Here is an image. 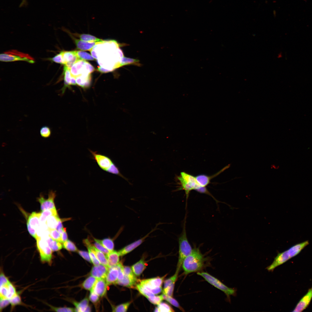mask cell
I'll return each mask as SVG.
<instances>
[{"label": "cell", "instance_id": "obj_3", "mask_svg": "<svg viewBox=\"0 0 312 312\" xmlns=\"http://www.w3.org/2000/svg\"><path fill=\"white\" fill-rule=\"evenodd\" d=\"M92 158L102 170L107 172L118 175L123 178L125 177L121 174L112 160L108 157L91 150H89Z\"/></svg>", "mask_w": 312, "mask_h": 312}, {"label": "cell", "instance_id": "obj_12", "mask_svg": "<svg viewBox=\"0 0 312 312\" xmlns=\"http://www.w3.org/2000/svg\"><path fill=\"white\" fill-rule=\"evenodd\" d=\"M62 64L70 69L73 65L78 60L76 55V51H61Z\"/></svg>", "mask_w": 312, "mask_h": 312}, {"label": "cell", "instance_id": "obj_22", "mask_svg": "<svg viewBox=\"0 0 312 312\" xmlns=\"http://www.w3.org/2000/svg\"><path fill=\"white\" fill-rule=\"evenodd\" d=\"M77 85L83 89L89 88L91 81V74L87 75H81L75 78Z\"/></svg>", "mask_w": 312, "mask_h": 312}, {"label": "cell", "instance_id": "obj_6", "mask_svg": "<svg viewBox=\"0 0 312 312\" xmlns=\"http://www.w3.org/2000/svg\"><path fill=\"white\" fill-rule=\"evenodd\" d=\"M0 60L4 62L24 61L32 64L35 62L34 59L28 54L15 50H12L1 54Z\"/></svg>", "mask_w": 312, "mask_h": 312}, {"label": "cell", "instance_id": "obj_31", "mask_svg": "<svg viewBox=\"0 0 312 312\" xmlns=\"http://www.w3.org/2000/svg\"><path fill=\"white\" fill-rule=\"evenodd\" d=\"M74 35L78 37L81 40L88 42H102L103 40L96 38V37L89 34H78L75 33Z\"/></svg>", "mask_w": 312, "mask_h": 312}, {"label": "cell", "instance_id": "obj_17", "mask_svg": "<svg viewBox=\"0 0 312 312\" xmlns=\"http://www.w3.org/2000/svg\"><path fill=\"white\" fill-rule=\"evenodd\" d=\"M83 241L86 247L90 248L94 253L100 263L109 268L107 260L104 253L92 245L88 239H85Z\"/></svg>", "mask_w": 312, "mask_h": 312}, {"label": "cell", "instance_id": "obj_4", "mask_svg": "<svg viewBox=\"0 0 312 312\" xmlns=\"http://www.w3.org/2000/svg\"><path fill=\"white\" fill-rule=\"evenodd\" d=\"M186 217H185L183 230L178 238L179 257L177 270L179 271L185 259L192 252L193 249L190 244L187 236L186 230Z\"/></svg>", "mask_w": 312, "mask_h": 312}, {"label": "cell", "instance_id": "obj_55", "mask_svg": "<svg viewBox=\"0 0 312 312\" xmlns=\"http://www.w3.org/2000/svg\"><path fill=\"white\" fill-rule=\"evenodd\" d=\"M77 252L84 259L90 263L92 262L88 252L84 251L78 250Z\"/></svg>", "mask_w": 312, "mask_h": 312}, {"label": "cell", "instance_id": "obj_42", "mask_svg": "<svg viewBox=\"0 0 312 312\" xmlns=\"http://www.w3.org/2000/svg\"><path fill=\"white\" fill-rule=\"evenodd\" d=\"M10 304L13 308L16 305L21 304L22 303L20 296L18 293L9 299Z\"/></svg>", "mask_w": 312, "mask_h": 312}, {"label": "cell", "instance_id": "obj_52", "mask_svg": "<svg viewBox=\"0 0 312 312\" xmlns=\"http://www.w3.org/2000/svg\"><path fill=\"white\" fill-rule=\"evenodd\" d=\"M0 311L6 307L10 304L9 299L8 298L0 297Z\"/></svg>", "mask_w": 312, "mask_h": 312}, {"label": "cell", "instance_id": "obj_29", "mask_svg": "<svg viewBox=\"0 0 312 312\" xmlns=\"http://www.w3.org/2000/svg\"><path fill=\"white\" fill-rule=\"evenodd\" d=\"M60 219L58 215H52L47 218L45 223L49 229H56Z\"/></svg>", "mask_w": 312, "mask_h": 312}, {"label": "cell", "instance_id": "obj_58", "mask_svg": "<svg viewBox=\"0 0 312 312\" xmlns=\"http://www.w3.org/2000/svg\"><path fill=\"white\" fill-rule=\"evenodd\" d=\"M62 242L63 243L67 240L68 236L66 229L64 228L63 232L61 234Z\"/></svg>", "mask_w": 312, "mask_h": 312}, {"label": "cell", "instance_id": "obj_45", "mask_svg": "<svg viewBox=\"0 0 312 312\" xmlns=\"http://www.w3.org/2000/svg\"><path fill=\"white\" fill-rule=\"evenodd\" d=\"M147 299L151 303L157 305L159 304L164 300L162 294L159 296H155Z\"/></svg>", "mask_w": 312, "mask_h": 312}, {"label": "cell", "instance_id": "obj_54", "mask_svg": "<svg viewBox=\"0 0 312 312\" xmlns=\"http://www.w3.org/2000/svg\"><path fill=\"white\" fill-rule=\"evenodd\" d=\"M0 280V287L7 284L10 282L3 272H1Z\"/></svg>", "mask_w": 312, "mask_h": 312}, {"label": "cell", "instance_id": "obj_34", "mask_svg": "<svg viewBox=\"0 0 312 312\" xmlns=\"http://www.w3.org/2000/svg\"><path fill=\"white\" fill-rule=\"evenodd\" d=\"M135 288L147 298L155 296V294L143 286L140 283L137 284Z\"/></svg>", "mask_w": 312, "mask_h": 312}, {"label": "cell", "instance_id": "obj_43", "mask_svg": "<svg viewBox=\"0 0 312 312\" xmlns=\"http://www.w3.org/2000/svg\"><path fill=\"white\" fill-rule=\"evenodd\" d=\"M49 236L53 239L62 243L61 235L56 229H49Z\"/></svg>", "mask_w": 312, "mask_h": 312}, {"label": "cell", "instance_id": "obj_47", "mask_svg": "<svg viewBox=\"0 0 312 312\" xmlns=\"http://www.w3.org/2000/svg\"><path fill=\"white\" fill-rule=\"evenodd\" d=\"M88 253L91 261L92 262L94 265H98L100 264V263L95 255L91 249L89 247H87Z\"/></svg>", "mask_w": 312, "mask_h": 312}, {"label": "cell", "instance_id": "obj_26", "mask_svg": "<svg viewBox=\"0 0 312 312\" xmlns=\"http://www.w3.org/2000/svg\"><path fill=\"white\" fill-rule=\"evenodd\" d=\"M41 213L33 212L29 216L27 222L32 227L36 230L40 226Z\"/></svg>", "mask_w": 312, "mask_h": 312}, {"label": "cell", "instance_id": "obj_50", "mask_svg": "<svg viewBox=\"0 0 312 312\" xmlns=\"http://www.w3.org/2000/svg\"><path fill=\"white\" fill-rule=\"evenodd\" d=\"M175 283H173L164 289L162 291L163 294L172 297Z\"/></svg>", "mask_w": 312, "mask_h": 312}, {"label": "cell", "instance_id": "obj_21", "mask_svg": "<svg viewBox=\"0 0 312 312\" xmlns=\"http://www.w3.org/2000/svg\"><path fill=\"white\" fill-rule=\"evenodd\" d=\"M118 272L115 266L109 268L105 280L108 285L116 284L118 281Z\"/></svg>", "mask_w": 312, "mask_h": 312}, {"label": "cell", "instance_id": "obj_59", "mask_svg": "<svg viewBox=\"0 0 312 312\" xmlns=\"http://www.w3.org/2000/svg\"><path fill=\"white\" fill-rule=\"evenodd\" d=\"M28 2L27 0H22L19 5V7H26L27 5Z\"/></svg>", "mask_w": 312, "mask_h": 312}, {"label": "cell", "instance_id": "obj_15", "mask_svg": "<svg viewBox=\"0 0 312 312\" xmlns=\"http://www.w3.org/2000/svg\"><path fill=\"white\" fill-rule=\"evenodd\" d=\"M63 74L64 75V85L61 89V93H64L66 89L70 88L71 86L77 85L75 78L71 73L70 70L64 66Z\"/></svg>", "mask_w": 312, "mask_h": 312}, {"label": "cell", "instance_id": "obj_24", "mask_svg": "<svg viewBox=\"0 0 312 312\" xmlns=\"http://www.w3.org/2000/svg\"><path fill=\"white\" fill-rule=\"evenodd\" d=\"M106 256L108 261L109 268L115 266L120 262V255L118 252L113 250L106 255Z\"/></svg>", "mask_w": 312, "mask_h": 312}, {"label": "cell", "instance_id": "obj_16", "mask_svg": "<svg viewBox=\"0 0 312 312\" xmlns=\"http://www.w3.org/2000/svg\"><path fill=\"white\" fill-rule=\"evenodd\" d=\"M109 269V268L102 264L94 265L92 268L90 274L97 279H105Z\"/></svg>", "mask_w": 312, "mask_h": 312}, {"label": "cell", "instance_id": "obj_36", "mask_svg": "<svg viewBox=\"0 0 312 312\" xmlns=\"http://www.w3.org/2000/svg\"><path fill=\"white\" fill-rule=\"evenodd\" d=\"M76 55L79 60H95L90 54L84 51H76Z\"/></svg>", "mask_w": 312, "mask_h": 312}, {"label": "cell", "instance_id": "obj_51", "mask_svg": "<svg viewBox=\"0 0 312 312\" xmlns=\"http://www.w3.org/2000/svg\"><path fill=\"white\" fill-rule=\"evenodd\" d=\"M95 242L94 244V246L97 249L107 255L110 251L104 247L102 245L98 242L95 239H94Z\"/></svg>", "mask_w": 312, "mask_h": 312}, {"label": "cell", "instance_id": "obj_18", "mask_svg": "<svg viewBox=\"0 0 312 312\" xmlns=\"http://www.w3.org/2000/svg\"><path fill=\"white\" fill-rule=\"evenodd\" d=\"M230 167L229 165L221 169L218 173L212 176H207L204 174H200L195 176L196 179L198 183L201 186L206 187L210 183L211 179L219 174L224 170Z\"/></svg>", "mask_w": 312, "mask_h": 312}, {"label": "cell", "instance_id": "obj_5", "mask_svg": "<svg viewBox=\"0 0 312 312\" xmlns=\"http://www.w3.org/2000/svg\"><path fill=\"white\" fill-rule=\"evenodd\" d=\"M177 178L180 185L178 190H183L185 191L186 200L188 199L191 191L196 190L201 186L197 182L195 177L185 172H181L180 175L177 177Z\"/></svg>", "mask_w": 312, "mask_h": 312}, {"label": "cell", "instance_id": "obj_44", "mask_svg": "<svg viewBox=\"0 0 312 312\" xmlns=\"http://www.w3.org/2000/svg\"><path fill=\"white\" fill-rule=\"evenodd\" d=\"M40 133L42 137L44 138H47L51 136V131L49 127L45 126L41 127Z\"/></svg>", "mask_w": 312, "mask_h": 312}, {"label": "cell", "instance_id": "obj_33", "mask_svg": "<svg viewBox=\"0 0 312 312\" xmlns=\"http://www.w3.org/2000/svg\"><path fill=\"white\" fill-rule=\"evenodd\" d=\"M96 239L110 252L114 250V244L113 240L112 239L110 238H106L102 240Z\"/></svg>", "mask_w": 312, "mask_h": 312}, {"label": "cell", "instance_id": "obj_56", "mask_svg": "<svg viewBox=\"0 0 312 312\" xmlns=\"http://www.w3.org/2000/svg\"><path fill=\"white\" fill-rule=\"evenodd\" d=\"M27 230L29 234L36 239L37 237L36 229L32 227L28 222H27Z\"/></svg>", "mask_w": 312, "mask_h": 312}, {"label": "cell", "instance_id": "obj_7", "mask_svg": "<svg viewBox=\"0 0 312 312\" xmlns=\"http://www.w3.org/2000/svg\"><path fill=\"white\" fill-rule=\"evenodd\" d=\"M197 274L202 277L208 283L223 292L229 297L235 294L236 290L228 287L218 279L206 272H199Z\"/></svg>", "mask_w": 312, "mask_h": 312}, {"label": "cell", "instance_id": "obj_35", "mask_svg": "<svg viewBox=\"0 0 312 312\" xmlns=\"http://www.w3.org/2000/svg\"><path fill=\"white\" fill-rule=\"evenodd\" d=\"M133 65L139 66H141L138 60L130 58L123 57L120 64V67L125 65Z\"/></svg>", "mask_w": 312, "mask_h": 312}, {"label": "cell", "instance_id": "obj_20", "mask_svg": "<svg viewBox=\"0 0 312 312\" xmlns=\"http://www.w3.org/2000/svg\"><path fill=\"white\" fill-rule=\"evenodd\" d=\"M71 37L74 40L77 48L81 50L90 51L98 42H87L77 39L72 36H71Z\"/></svg>", "mask_w": 312, "mask_h": 312}, {"label": "cell", "instance_id": "obj_25", "mask_svg": "<svg viewBox=\"0 0 312 312\" xmlns=\"http://www.w3.org/2000/svg\"><path fill=\"white\" fill-rule=\"evenodd\" d=\"M138 279L130 278L124 274L123 278L121 280L118 281L116 284L129 288H135Z\"/></svg>", "mask_w": 312, "mask_h": 312}, {"label": "cell", "instance_id": "obj_10", "mask_svg": "<svg viewBox=\"0 0 312 312\" xmlns=\"http://www.w3.org/2000/svg\"><path fill=\"white\" fill-rule=\"evenodd\" d=\"M56 195L55 192L52 190L49 192L47 199L44 198L42 194L40 195V197L37 198V200L40 203V209L42 211L47 209H56L54 202Z\"/></svg>", "mask_w": 312, "mask_h": 312}, {"label": "cell", "instance_id": "obj_14", "mask_svg": "<svg viewBox=\"0 0 312 312\" xmlns=\"http://www.w3.org/2000/svg\"><path fill=\"white\" fill-rule=\"evenodd\" d=\"M312 299V287L300 300L292 312H301L305 309L309 305Z\"/></svg>", "mask_w": 312, "mask_h": 312}, {"label": "cell", "instance_id": "obj_46", "mask_svg": "<svg viewBox=\"0 0 312 312\" xmlns=\"http://www.w3.org/2000/svg\"><path fill=\"white\" fill-rule=\"evenodd\" d=\"M51 309L56 312H74L75 308L68 307H55L49 305Z\"/></svg>", "mask_w": 312, "mask_h": 312}, {"label": "cell", "instance_id": "obj_57", "mask_svg": "<svg viewBox=\"0 0 312 312\" xmlns=\"http://www.w3.org/2000/svg\"><path fill=\"white\" fill-rule=\"evenodd\" d=\"M51 60L56 63L62 64V53L61 51L59 54L51 58Z\"/></svg>", "mask_w": 312, "mask_h": 312}, {"label": "cell", "instance_id": "obj_39", "mask_svg": "<svg viewBox=\"0 0 312 312\" xmlns=\"http://www.w3.org/2000/svg\"><path fill=\"white\" fill-rule=\"evenodd\" d=\"M63 247L67 250L72 252H77L78 250L75 244L72 241L67 240L63 243Z\"/></svg>", "mask_w": 312, "mask_h": 312}, {"label": "cell", "instance_id": "obj_9", "mask_svg": "<svg viewBox=\"0 0 312 312\" xmlns=\"http://www.w3.org/2000/svg\"><path fill=\"white\" fill-rule=\"evenodd\" d=\"M36 240L37 247L41 261L50 264L52 262L53 251L46 240L39 237Z\"/></svg>", "mask_w": 312, "mask_h": 312}, {"label": "cell", "instance_id": "obj_2", "mask_svg": "<svg viewBox=\"0 0 312 312\" xmlns=\"http://www.w3.org/2000/svg\"><path fill=\"white\" fill-rule=\"evenodd\" d=\"M309 244V241L307 240L296 244L287 250L278 253L272 263L266 269L269 271H273L276 267L298 255Z\"/></svg>", "mask_w": 312, "mask_h": 312}, {"label": "cell", "instance_id": "obj_48", "mask_svg": "<svg viewBox=\"0 0 312 312\" xmlns=\"http://www.w3.org/2000/svg\"><path fill=\"white\" fill-rule=\"evenodd\" d=\"M115 266L117 269L118 272V281L121 280L123 278L124 276V266L123 265L122 263L121 262H119Z\"/></svg>", "mask_w": 312, "mask_h": 312}, {"label": "cell", "instance_id": "obj_37", "mask_svg": "<svg viewBox=\"0 0 312 312\" xmlns=\"http://www.w3.org/2000/svg\"><path fill=\"white\" fill-rule=\"evenodd\" d=\"M131 301L122 304L114 307L112 309L113 312H127Z\"/></svg>", "mask_w": 312, "mask_h": 312}, {"label": "cell", "instance_id": "obj_1", "mask_svg": "<svg viewBox=\"0 0 312 312\" xmlns=\"http://www.w3.org/2000/svg\"><path fill=\"white\" fill-rule=\"evenodd\" d=\"M204 259L198 248L193 249L191 253L184 260L182 267L185 274L201 270L203 268Z\"/></svg>", "mask_w": 312, "mask_h": 312}, {"label": "cell", "instance_id": "obj_13", "mask_svg": "<svg viewBox=\"0 0 312 312\" xmlns=\"http://www.w3.org/2000/svg\"><path fill=\"white\" fill-rule=\"evenodd\" d=\"M156 226L144 237L127 245L118 251V252L120 256H123L128 254L141 245L146 238L148 237L151 233L155 230Z\"/></svg>", "mask_w": 312, "mask_h": 312}, {"label": "cell", "instance_id": "obj_53", "mask_svg": "<svg viewBox=\"0 0 312 312\" xmlns=\"http://www.w3.org/2000/svg\"><path fill=\"white\" fill-rule=\"evenodd\" d=\"M99 296L92 291H90L89 296L90 300L93 303H96L99 300Z\"/></svg>", "mask_w": 312, "mask_h": 312}, {"label": "cell", "instance_id": "obj_41", "mask_svg": "<svg viewBox=\"0 0 312 312\" xmlns=\"http://www.w3.org/2000/svg\"><path fill=\"white\" fill-rule=\"evenodd\" d=\"M158 312H174V309L168 304L165 302H161L158 305Z\"/></svg>", "mask_w": 312, "mask_h": 312}, {"label": "cell", "instance_id": "obj_8", "mask_svg": "<svg viewBox=\"0 0 312 312\" xmlns=\"http://www.w3.org/2000/svg\"><path fill=\"white\" fill-rule=\"evenodd\" d=\"M94 70V68L89 63L81 60H77L70 69L72 75L75 78L80 75L90 74Z\"/></svg>", "mask_w": 312, "mask_h": 312}, {"label": "cell", "instance_id": "obj_40", "mask_svg": "<svg viewBox=\"0 0 312 312\" xmlns=\"http://www.w3.org/2000/svg\"><path fill=\"white\" fill-rule=\"evenodd\" d=\"M179 272V270H176L175 273L173 275L164 281V289L173 283H175L178 278Z\"/></svg>", "mask_w": 312, "mask_h": 312}, {"label": "cell", "instance_id": "obj_30", "mask_svg": "<svg viewBox=\"0 0 312 312\" xmlns=\"http://www.w3.org/2000/svg\"><path fill=\"white\" fill-rule=\"evenodd\" d=\"M52 215H58L56 209H47L42 211L40 218V224L45 223L47 218Z\"/></svg>", "mask_w": 312, "mask_h": 312}, {"label": "cell", "instance_id": "obj_49", "mask_svg": "<svg viewBox=\"0 0 312 312\" xmlns=\"http://www.w3.org/2000/svg\"><path fill=\"white\" fill-rule=\"evenodd\" d=\"M124 274L132 278L137 279L136 276L134 274L130 267L125 266L124 267Z\"/></svg>", "mask_w": 312, "mask_h": 312}, {"label": "cell", "instance_id": "obj_27", "mask_svg": "<svg viewBox=\"0 0 312 312\" xmlns=\"http://www.w3.org/2000/svg\"><path fill=\"white\" fill-rule=\"evenodd\" d=\"M146 263L143 259H141L131 266V269L136 276H140L146 268Z\"/></svg>", "mask_w": 312, "mask_h": 312}, {"label": "cell", "instance_id": "obj_11", "mask_svg": "<svg viewBox=\"0 0 312 312\" xmlns=\"http://www.w3.org/2000/svg\"><path fill=\"white\" fill-rule=\"evenodd\" d=\"M167 275L162 277H156L147 279L140 280V283L145 288L152 292L155 288L161 286L164 280Z\"/></svg>", "mask_w": 312, "mask_h": 312}, {"label": "cell", "instance_id": "obj_28", "mask_svg": "<svg viewBox=\"0 0 312 312\" xmlns=\"http://www.w3.org/2000/svg\"><path fill=\"white\" fill-rule=\"evenodd\" d=\"M53 251H56L62 249L61 242L54 240L49 236L45 239Z\"/></svg>", "mask_w": 312, "mask_h": 312}, {"label": "cell", "instance_id": "obj_38", "mask_svg": "<svg viewBox=\"0 0 312 312\" xmlns=\"http://www.w3.org/2000/svg\"><path fill=\"white\" fill-rule=\"evenodd\" d=\"M162 296L164 300L167 301L172 305L179 308L182 311H184L183 309L180 305L178 302L175 299L171 297L163 294Z\"/></svg>", "mask_w": 312, "mask_h": 312}, {"label": "cell", "instance_id": "obj_19", "mask_svg": "<svg viewBox=\"0 0 312 312\" xmlns=\"http://www.w3.org/2000/svg\"><path fill=\"white\" fill-rule=\"evenodd\" d=\"M107 286L105 279H97L91 291H93L99 297H102L105 296L106 293Z\"/></svg>", "mask_w": 312, "mask_h": 312}, {"label": "cell", "instance_id": "obj_32", "mask_svg": "<svg viewBox=\"0 0 312 312\" xmlns=\"http://www.w3.org/2000/svg\"><path fill=\"white\" fill-rule=\"evenodd\" d=\"M97 278L91 276L88 277L82 283L83 288L87 290L91 291L95 284Z\"/></svg>", "mask_w": 312, "mask_h": 312}, {"label": "cell", "instance_id": "obj_23", "mask_svg": "<svg viewBox=\"0 0 312 312\" xmlns=\"http://www.w3.org/2000/svg\"><path fill=\"white\" fill-rule=\"evenodd\" d=\"M89 300L86 298L79 302H74L75 307V312H90L91 309L89 306Z\"/></svg>", "mask_w": 312, "mask_h": 312}]
</instances>
